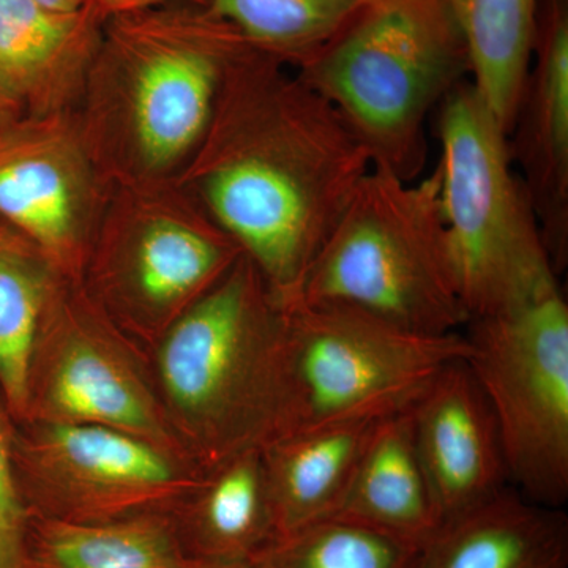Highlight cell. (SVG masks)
<instances>
[{
	"instance_id": "cell-1",
	"label": "cell",
	"mask_w": 568,
	"mask_h": 568,
	"mask_svg": "<svg viewBox=\"0 0 568 568\" xmlns=\"http://www.w3.org/2000/svg\"><path fill=\"white\" fill-rule=\"evenodd\" d=\"M369 170L368 153L335 108L248 44L178 182L286 306Z\"/></svg>"
},
{
	"instance_id": "cell-2",
	"label": "cell",
	"mask_w": 568,
	"mask_h": 568,
	"mask_svg": "<svg viewBox=\"0 0 568 568\" xmlns=\"http://www.w3.org/2000/svg\"><path fill=\"white\" fill-rule=\"evenodd\" d=\"M248 44L209 6L168 3L108 18L77 110L104 181L178 179Z\"/></svg>"
},
{
	"instance_id": "cell-3",
	"label": "cell",
	"mask_w": 568,
	"mask_h": 568,
	"mask_svg": "<svg viewBox=\"0 0 568 568\" xmlns=\"http://www.w3.org/2000/svg\"><path fill=\"white\" fill-rule=\"evenodd\" d=\"M284 305L242 254L155 343V390L183 448L212 467L274 439Z\"/></svg>"
},
{
	"instance_id": "cell-4",
	"label": "cell",
	"mask_w": 568,
	"mask_h": 568,
	"mask_svg": "<svg viewBox=\"0 0 568 568\" xmlns=\"http://www.w3.org/2000/svg\"><path fill=\"white\" fill-rule=\"evenodd\" d=\"M294 71L342 115L372 168L414 182L426 119L467 80L469 54L448 0H366Z\"/></svg>"
},
{
	"instance_id": "cell-5",
	"label": "cell",
	"mask_w": 568,
	"mask_h": 568,
	"mask_svg": "<svg viewBox=\"0 0 568 568\" xmlns=\"http://www.w3.org/2000/svg\"><path fill=\"white\" fill-rule=\"evenodd\" d=\"M437 136L448 256L469 321L507 312L559 286L507 133L470 80L439 104Z\"/></svg>"
},
{
	"instance_id": "cell-6",
	"label": "cell",
	"mask_w": 568,
	"mask_h": 568,
	"mask_svg": "<svg viewBox=\"0 0 568 568\" xmlns=\"http://www.w3.org/2000/svg\"><path fill=\"white\" fill-rule=\"evenodd\" d=\"M439 189L437 171L406 182L372 168L297 301L353 306L418 334L459 332L469 317L452 275Z\"/></svg>"
},
{
	"instance_id": "cell-7",
	"label": "cell",
	"mask_w": 568,
	"mask_h": 568,
	"mask_svg": "<svg viewBox=\"0 0 568 568\" xmlns=\"http://www.w3.org/2000/svg\"><path fill=\"white\" fill-rule=\"evenodd\" d=\"M242 254L178 179L114 185L81 284L134 345H155Z\"/></svg>"
},
{
	"instance_id": "cell-8",
	"label": "cell",
	"mask_w": 568,
	"mask_h": 568,
	"mask_svg": "<svg viewBox=\"0 0 568 568\" xmlns=\"http://www.w3.org/2000/svg\"><path fill=\"white\" fill-rule=\"evenodd\" d=\"M467 353L469 342L459 332L418 334L353 306L295 301L284 306L274 439L405 410Z\"/></svg>"
},
{
	"instance_id": "cell-9",
	"label": "cell",
	"mask_w": 568,
	"mask_h": 568,
	"mask_svg": "<svg viewBox=\"0 0 568 568\" xmlns=\"http://www.w3.org/2000/svg\"><path fill=\"white\" fill-rule=\"evenodd\" d=\"M465 362L495 416L507 476L540 506L568 496V306L560 286L466 324Z\"/></svg>"
},
{
	"instance_id": "cell-10",
	"label": "cell",
	"mask_w": 568,
	"mask_h": 568,
	"mask_svg": "<svg viewBox=\"0 0 568 568\" xmlns=\"http://www.w3.org/2000/svg\"><path fill=\"white\" fill-rule=\"evenodd\" d=\"M134 353L84 286L63 280L33 349L24 417L110 426L186 452Z\"/></svg>"
},
{
	"instance_id": "cell-11",
	"label": "cell",
	"mask_w": 568,
	"mask_h": 568,
	"mask_svg": "<svg viewBox=\"0 0 568 568\" xmlns=\"http://www.w3.org/2000/svg\"><path fill=\"white\" fill-rule=\"evenodd\" d=\"M22 457L28 514L70 523L171 514L207 473L186 452L100 425L32 422Z\"/></svg>"
},
{
	"instance_id": "cell-12",
	"label": "cell",
	"mask_w": 568,
	"mask_h": 568,
	"mask_svg": "<svg viewBox=\"0 0 568 568\" xmlns=\"http://www.w3.org/2000/svg\"><path fill=\"white\" fill-rule=\"evenodd\" d=\"M111 185L93 162L77 111L22 114L0 125V222L81 283Z\"/></svg>"
},
{
	"instance_id": "cell-13",
	"label": "cell",
	"mask_w": 568,
	"mask_h": 568,
	"mask_svg": "<svg viewBox=\"0 0 568 568\" xmlns=\"http://www.w3.org/2000/svg\"><path fill=\"white\" fill-rule=\"evenodd\" d=\"M409 416L440 526L507 489L495 416L465 361L446 366L409 406Z\"/></svg>"
},
{
	"instance_id": "cell-14",
	"label": "cell",
	"mask_w": 568,
	"mask_h": 568,
	"mask_svg": "<svg viewBox=\"0 0 568 568\" xmlns=\"http://www.w3.org/2000/svg\"><path fill=\"white\" fill-rule=\"evenodd\" d=\"M507 140L560 274L568 260V0H538L528 80Z\"/></svg>"
},
{
	"instance_id": "cell-15",
	"label": "cell",
	"mask_w": 568,
	"mask_h": 568,
	"mask_svg": "<svg viewBox=\"0 0 568 568\" xmlns=\"http://www.w3.org/2000/svg\"><path fill=\"white\" fill-rule=\"evenodd\" d=\"M104 24L91 2L65 11L36 0H0V85L22 114L80 108Z\"/></svg>"
},
{
	"instance_id": "cell-16",
	"label": "cell",
	"mask_w": 568,
	"mask_h": 568,
	"mask_svg": "<svg viewBox=\"0 0 568 568\" xmlns=\"http://www.w3.org/2000/svg\"><path fill=\"white\" fill-rule=\"evenodd\" d=\"M171 515L186 559L250 566L278 537L261 448L209 467Z\"/></svg>"
},
{
	"instance_id": "cell-17",
	"label": "cell",
	"mask_w": 568,
	"mask_h": 568,
	"mask_svg": "<svg viewBox=\"0 0 568 568\" xmlns=\"http://www.w3.org/2000/svg\"><path fill=\"white\" fill-rule=\"evenodd\" d=\"M414 568H568L566 515L504 489L440 526Z\"/></svg>"
},
{
	"instance_id": "cell-18",
	"label": "cell",
	"mask_w": 568,
	"mask_h": 568,
	"mask_svg": "<svg viewBox=\"0 0 568 568\" xmlns=\"http://www.w3.org/2000/svg\"><path fill=\"white\" fill-rule=\"evenodd\" d=\"M334 517L420 549L440 528L414 444L409 407L381 418Z\"/></svg>"
},
{
	"instance_id": "cell-19",
	"label": "cell",
	"mask_w": 568,
	"mask_h": 568,
	"mask_svg": "<svg viewBox=\"0 0 568 568\" xmlns=\"http://www.w3.org/2000/svg\"><path fill=\"white\" fill-rule=\"evenodd\" d=\"M379 420L316 426L261 447L276 536L334 517Z\"/></svg>"
},
{
	"instance_id": "cell-20",
	"label": "cell",
	"mask_w": 568,
	"mask_h": 568,
	"mask_svg": "<svg viewBox=\"0 0 568 568\" xmlns=\"http://www.w3.org/2000/svg\"><path fill=\"white\" fill-rule=\"evenodd\" d=\"M171 514L106 523H70L29 515L26 568H181Z\"/></svg>"
},
{
	"instance_id": "cell-21",
	"label": "cell",
	"mask_w": 568,
	"mask_h": 568,
	"mask_svg": "<svg viewBox=\"0 0 568 568\" xmlns=\"http://www.w3.org/2000/svg\"><path fill=\"white\" fill-rule=\"evenodd\" d=\"M537 3L538 0H448L465 37L470 82L507 136L528 80Z\"/></svg>"
},
{
	"instance_id": "cell-22",
	"label": "cell",
	"mask_w": 568,
	"mask_h": 568,
	"mask_svg": "<svg viewBox=\"0 0 568 568\" xmlns=\"http://www.w3.org/2000/svg\"><path fill=\"white\" fill-rule=\"evenodd\" d=\"M63 280L39 246L0 222V386L20 417L28 409L29 375L41 324Z\"/></svg>"
},
{
	"instance_id": "cell-23",
	"label": "cell",
	"mask_w": 568,
	"mask_h": 568,
	"mask_svg": "<svg viewBox=\"0 0 568 568\" xmlns=\"http://www.w3.org/2000/svg\"><path fill=\"white\" fill-rule=\"evenodd\" d=\"M366 0H211L257 51L298 70Z\"/></svg>"
},
{
	"instance_id": "cell-24",
	"label": "cell",
	"mask_w": 568,
	"mask_h": 568,
	"mask_svg": "<svg viewBox=\"0 0 568 568\" xmlns=\"http://www.w3.org/2000/svg\"><path fill=\"white\" fill-rule=\"evenodd\" d=\"M418 549L332 517L278 537L250 568H414Z\"/></svg>"
},
{
	"instance_id": "cell-25",
	"label": "cell",
	"mask_w": 568,
	"mask_h": 568,
	"mask_svg": "<svg viewBox=\"0 0 568 568\" xmlns=\"http://www.w3.org/2000/svg\"><path fill=\"white\" fill-rule=\"evenodd\" d=\"M28 508L14 474L9 439L0 418V544L24 555Z\"/></svg>"
},
{
	"instance_id": "cell-26",
	"label": "cell",
	"mask_w": 568,
	"mask_h": 568,
	"mask_svg": "<svg viewBox=\"0 0 568 568\" xmlns=\"http://www.w3.org/2000/svg\"><path fill=\"white\" fill-rule=\"evenodd\" d=\"M104 18L119 17V14L133 13L153 7L168 6V3H196L209 6L211 0H89Z\"/></svg>"
},
{
	"instance_id": "cell-27",
	"label": "cell",
	"mask_w": 568,
	"mask_h": 568,
	"mask_svg": "<svg viewBox=\"0 0 568 568\" xmlns=\"http://www.w3.org/2000/svg\"><path fill=\"white\" fill-rule=\"evenodd\" d=\"M20 115H22L20 104L14 102L9 93L3 91L2 85H0V125L13 121V119L20 118Z\"/></svg>"
},
{
	"instance_id": "cell-28",
	"label": "cell",
	"mask_w": 568,
	"mask_h": 568,
	"mask_svg": "<svg viewBox=\"0 0 568 568\" xmlns=\"http://www.w3.org/2000/svg\"><path fill=\"white\" fill-rule=\"evenodd\" d=\"M0 568H26L24 555L0 544Z\"/></svg>"
},
{
	"instance_id": "cell-29",
	"label": "cell",
	"mask_w": 568,
	"mask_h": 568,
	"mask_svg": "<svg viewBox=\"0 0 568 568\" xmlns=\"http://www.w3.org/2000/svg\"><path fill=\"white\" fill-rule=\"evenodd\" d=\"M36 2L48 7V9L70 11L81 9L89 0H36Z\"/></svg>"
},
{
	"instance_id": "cell-30",
	"label": "cell",
	"mask_w": 568,
	"mask_h": 568,
	"mask_svg": "<svg viewBox=\"0 0 568 568\" xmlns=\"http://www.w3.org/2000/svg\"><path fill=\"white\" fill-rule=\"evenodd\" d=\"M181 568H250L245 564H222V562H207V560H183Z\"/></svg>"
}]
</instances>
